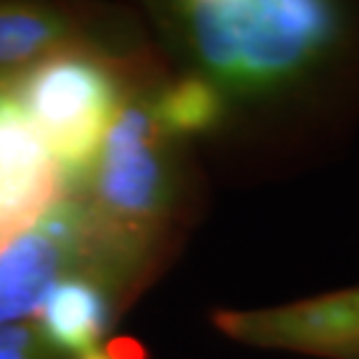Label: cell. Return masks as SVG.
Listing matches in <instances>:
<instances>
[{
  "label": "cell",
  "mask_w": 359,
  "mask_h": 359,
  "mask_svg": "<svg viewBox=\"0 0 359 359\" xmlns=\"http://www.w3.org/2000/svg\"><path fill=\"white\" fill-rule=\"evenodd\" d=\"M180 14L201 63L241 89L304 75L343 31L341 12L318 0H196Z\"/></svg>",
  "instance_id": "cell-1"
},
{
  "label": "cell",
  "mask_w": 359,
  "mask_h": 359,
  "mask_svg": "<svg viewBox=\"0 0 359 359\" xmlns=\"http://www.w3.org/2000/svg\"><path fill=\"white\" fill-rule=\"evenodd\" d=\"M12 98L66 175L89 173L121 107L110 70L73 54L31 68Z\"/></svg>",
  "instance_id": "cell-2"
},
{
  "label": "cell",
  "mask_w": 359,
  "mask_h": 359,
  "mask_svg": "<svg viewBox=\"0 0 359 359\" xmlns=\"http://www.w3.org/2000/svg\"><path fill=\"white\" fill-rule=\"evenodd\" d=\"M96 163L98 198L107 215L126 224H145L163 212L170 177L152 110L121 105Z\"/></svg>",
  "instance_id": "cell-3"
},
{
  "label": "cell",
  "mask_w": 359,
  "mask_h": 359,
  "mask_svg": "<svg viewBox=\"0 0 359 359\" xmlns=\"http://www.w3.org/2000/svg\"><path fill=\"white\" fill-rule=\"evenodd\" d=\"M215 322L236 341L329 359H359V287L264 311H224Z\"/></svg>",
  "instance_id": "cell-4"
},
{
  "label": "cell",
  "mask_w": 359,
  "mask_h": 359,
  "mask_svg": "<svg viewBox=\"0 0 359 359\" xmlns=\"http://www.w3.org/2000/svg\"><path fill=\"white\" fill-rule=\"evenodd\" d=\"M59 166L12 93L0 98V245L33 231L61 205Z\"/></svg>",
  "instance_id": "cell-5"
},
{
  "label": "cell",
  "mask_w": 359,
  "mask_h": 359,
  "mask_svg": "<svg viewBox=\"0 0 359 359\" xmlns=\"http://www.w3.org/2000/svg\"><path fill=\"white\" fill-rule=\"evenodd\" d=\"M40 322L54 346L84 355L107 327V299L89 280H61L42 301Z\"/></svg>",
  "instance_id": "cell-6"
},
{
  "label": "cell",
  "mask_w": 359,
  "mask_h": 359,
  "mask_svg": "<svg viewBox=\"0 0 359 359\" xmlns=\"http://www.w3.org/2000/svg\"><path fill=\"white\" fill-rule=\"evenodd\" d=\"M66 26L52 12L0 7V70L24 68L63 38Z\"/></svg>",
  "instance_id": "cell-7"
},
{
  "label": "cell",
  "mask_w": 359,
  "mask_h": 359,
  "mask_svg": "<svg viewBox=\"0 0 359 359\" xmlns=\"http://www.w3.org/2000/svg\"><path fill=\"white\" fill-rule=\"evenodd\" d=\"M152 114L168 133H201L222 119V96L210 82L184 77L161 93Z\"/></svg>",
  "instance_id": "cell-8"
},
{
  "label": "cell",
  "mask_w": 359,
  "mask_h": 359,
  "mask_svg": "<svg viewBox=\"0 0 359 359\" xmlns=\"http://www.w3.org/2000/svg\"><path fill=\"white\" fill-rule=\"evenodd\" d=\"M40 343L26 327H0V359H38Z\"/></svg>",
  "instance_id": "cell-9"
},
{
  "label": "cell",
  "mask_w": 359,
  "mask_h": 359,
  "mask_svg": "<svg viewBox=\"0 0 359 359\" xmlns=\"http://www.w3.org/2000/svg\"><path fill=\"white\" fill-rule=\"evenodd\" d=\"M110 359H145V350H142L140 343H135L131 339H117L110 343L105 353Z\"/></svg>",
  "instance_id": "cell-10"
},
{
  "label": "cell",
  "mask_w": 359,
  "mask_h": 359,
  "mask_svg": "<svg viewBox=\"0 0 359 359\" xmlns=\"http://www.w3.org/2000/svg\"><path fill=\"white\" fill-rule=\"evenodd\" d=\"M10 320H14V315H12L10 304H7V297H5L3 283H0V325H3V322H10Z\"/></svg>",
  "instance_id": "cell-11"
},
{
  "label": "cell",
  "mask_w": 359,
  "mask_h": 359,
  "mask_svg": "<svg viewBox=\"0 0 359 359\" xmlns=\"http://www.w3.org/2000/svg\"><path fill=\"white\" fill-rule=\"evenodd\" d=\"M77 359H110L105 353H98V350H89L84 355H77Z\"/></svg>",
  "instance_id": "cell-12"
},
{
  "label": "cell",
  "mask_w": 359,
  "mask_h": 359,
  "mask_svg": "<svg viewBox=\"0 0 359 359\" xmlns=\"http://www.w3.org/2000/svg\"><path fill=\"white\" fill-rule=\"evenodd\" d=\"M3 93H5V91H3V89H0V98H3Z\"/></svg>",
  "instance_id": "cell-13"
}]
</instances>
